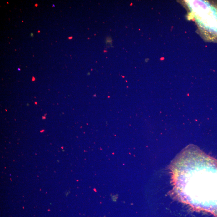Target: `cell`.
I'll use <instances>...</instances> for the list:
<instances>
[{
	"label": "cell",
	"instance_id": "1",
	"mask_svg": "<svg viewBox=\"0 0 217 217\" xmlns=\"http://www.w3.org/2000/svg\"><path fill=\"white\" fill-rule=\"evenodd\" d=\"M169 168L174 196L194 208L217 215V160L194 145H189Z\"/></svg>",
	"mask_w": 217,
	"mask_h": 217
},
{
	"label": "cell",
	"instance_id": "2",
	"mask_svg": "<svg viewBox=\"0 0 217 217\" xmlns=\"http://www.w3.org/2000/svg\"><path fill=\"white\" fill-rule=\"evenodd\" d=\"M185 1L189 15L194 19L203 38L217 42V1Z\"/></svg>",
	"mask_w": 217,
	"mask_h": 217
}]
</instances>
